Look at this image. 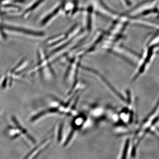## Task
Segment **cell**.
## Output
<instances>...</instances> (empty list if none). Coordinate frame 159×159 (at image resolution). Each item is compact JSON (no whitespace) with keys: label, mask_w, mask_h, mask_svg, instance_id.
<instances>
[{"label":"cell","mask_w":159,"mask_h":159,"mask_svg":"<svg viewBox=\"0 0 159 159\" xmlns=\"http://www.w3.org/2000/svg\"><path fill=\"white\" fill-rule=\"evenodd\" d=\"M84 55L85 54L84 51H80L70 60V63L65 74L64 79L66 83H73L72 86L76 84V79L78 74V70L81 65L80 64V61Z\"/></svg>","instance_id":"cell-1"},{"label":"cell","mask_w":159,"mask_h":159,"mask_svg":"<svg viewBox=\"0 0 159 159\" xmlns=\"http://www.w3.org/2000/svg\"><path fill=\"white\" fill-rule=\"evenodd\" d=\"M5 29L9 33L18 34L30 38L39 39L43 38L45 36V34L43 31L28 29L23 27L6 26H5Z\"/></svg>","instance_id":"cell-2"},{"label":"cell","mask_w":159,"mask_h":159,"mask_svg":"<svg viewBox=\"0 0 159 159\" xmlns=\"http://www.w3.org/2000/svg\"><path fill=\"white\" fill-rule=\"evenodd\" d=\"M63 12V2H61L56 5L47 14L45 15L42 18L41 25L43 26L48 25Z\"/></svg>","instance_id":"cell-3"},{"label":"cell","mask_w":159,"mask_h":159,"mask_svg":"<svg viewBox=\"0 0 159 159\" xmlns=\"http://www.w3.org/2000/svg\"><path fill=\"white\" fill-rule=\"evenodd\" d=\"M51 139L52 137H50L44 140L39 145L35 146V148L32 149L24 159H37L43 152L51 144Z\"/></svg>","instance_id":"cell-4"},{"label":"cell","mask_w":159,"mask_h":159,"mask_svg":"<svg viewBox=\"0 0 159 159\" xmlns=\"http://www.w3.org/2000/svg\"><path fill=\"white\" fill-rule=\"evenodd\" d=\"M44 1L45 0H33L27 8L23 10V12L21 13V16L25 18L29 17L33 12L41 6Z\"/></svg>","instance_id":"cell-5"}]
</instances>
